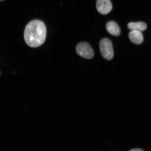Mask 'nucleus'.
<instances>
[{
    "label": "nucleus",
    "mask_w": 151,
    "mask_h": 151,
    "mask_svg": "<svg viewBox=\"0 0 151 151\" xmlns=\"http://www.w3.org/2000/svg\"><path fill=\"white\" fill-rule=\"evenodd\" d=\"M46 32V26L42 21L39 20L32 21L26 25L24 29V40L30 47H38L45 42Z\"/></svg>",
    "instance_id": "nucleus-1"
},
{
    "label": "nucleus",
    "mask_w": 151,
    "mask_h": 151,
    "mask_svg": "<svg viewBox=\"0 0 151 151\" xmlns=\"http://www.w3.org/2000/svg\"><path fill=\"white\" fill-rule=\"evenodd\" d=\"M100 52L104 58L107 60L112 59L114 52L111 41L108 39H102L99 43Z\"/></svg>",
    "instance_id": "nucleus-2"
},
{
    "label": "nucleus",
    "mask_w": 151,
    "mask_h": 151,
    "mask_svg": "<svg viewBox=\"0 0 151 151\" xmlns=\"http://www.w3.org/2000/svg\"><path fill=\"white\" fill-rule=\"evenodd\" d=\"M77 54L86 59H91L94 56L93 49L88 43L82 42L78 43L76 47Z\"/></svg>",
    "instance_id": "nucleus-3"
},
{
    "label": "nucleus",
    "mask_w": 151,
    "mask_h": 151,
    "mask_svg": "<svg viewBox=\"0 0 151 151\" xmlns=\"http://www.w3.org/2000/svg\"><path fill=\"white\" fill-rule=\"evenodd\" d=\"M96 7L98 12L103 15H106L112 11L113 6L110 0H97Z\"/></svg>",
    "instance_id": "nucleus-4"
},
{
    "label": "nucleus",
    "mask_w": 151,
    "mask_h": 151,
    "mask_svg": "<svg viewBox=\"0 0 151 151\" xmlns=\"http://www.w3.org/2000/svg\"><path fill=\"white\" fill-rule=\"evenodd\" d=\"M106 27L107 31L111 35L115 36H118L120 35V28L116 22L110 21L107 22Z\"/></svg>",
    "instance_id": "nucleus-5"
},
{
    "label": "nucleus",
    "mask_w": 151,
    "mask_h": 151,
    "mask_svg": "<svg viewBox=\"0 0 151 151\" xmlns=\"http://www.w3.org/2000/svg\"><path fill=\"white\" fill-rule=\"evenodd\" d=\"M128 36L130 40L135 44H141L143 42V37L141 32L131 31L129 33Z\"/></svg>",
    "instance_id": "nucleus-6"
},
{
    "label": "nucleus",
    "mask_w": 151,
    "mask_h": 151,
    "mask_svg": "<svg viewBox=\"0 0 151 151\" xmlns=\"http://www.w3.org/2000/svg\"><path fill=\"white\" fill-rule=\"evenodd\" d=\"M127 27L131 31H137L141 32L146 29L147 25L143 22H131L128 24Z\"/></svg>",
    "instance_id": "nucleus-7"
},
{
    "label": "nucleus",
    "mask_w": 151,
    "mask_h": 151,
    "mask_svg": "<svg viewBox=\"0 0 151 151\" xmlns=\"http://www.w3.org/2000/svg\"><path fill=\"white\" fill-rule=\"evenodd\" d=\"M129 151H144V150H142V149L139 148H135L132 149L131 150Z\"/></svg>",
    "instance_id": "nucleus-8"
},
{
    "label": "nucleus",
    "mask_w": 151,
    "mask_h": 151,
    "mask_svg": "<svg viewBox=\"0 0 151 151\" xmlns=\"http://www.w3.org/2000/svg\"><path fill=\"white\" fill-rule=\"evenodd\" d=\"M4 0H0V1H3Z\"/></svg>",
    "instance_id": "nucleus-9"
}]
</instances>
